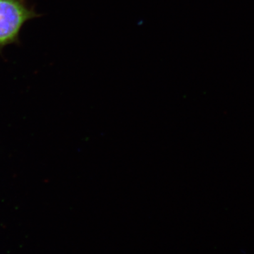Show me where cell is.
I'll return each instance as SVG.
<instances>
[{"label": "cell", "mask_w": 254, "mask_h": 254, "mask_svg": "<svg viewBox=\"0 0 254 254\" xmlns=\"http://www.w3.org/2000/svg\"><path fill=\"white\" fill-rule=\"evenodd\" d=\"M37 16L26 0H0V50L17 42L23 25Z\"/></svg>", "instance_id": "1"}]
</instances>
